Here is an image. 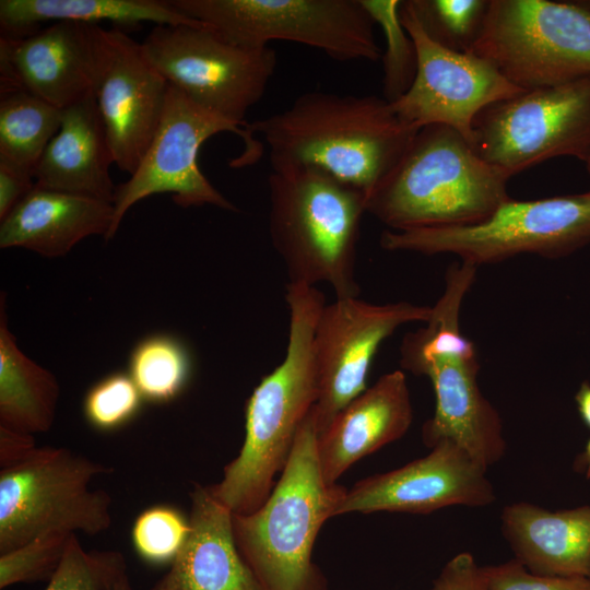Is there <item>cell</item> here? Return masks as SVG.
I'll use <instances>...</instances> for the list:
<instances>
[{
  "instance_id": "14",
  "label": "cell",
  "mask_w": 590,
  "mask_h": 590,
  "mask_svg": "<svg viewBox=\"0 0 590 590\" xmlns=\"http://www.w3.org/2000/svg\"><path fill=\"white\" fill-rule=\"evenodd\" d=\"M430 312L432 307L410 302L371 304L358 297L337 298L324 305L314 341L318 434L367 389L369 367L381 343L403 324L425 323Z\"/></svg>"
},
{
  "instance_id": "31",
  "label": "cell",
  "mask_w": 590,
  "mask_h": 590,
  "mask_svg": "<svg viewBox=\"0 0 590 590\" xmlns=\"http://www.w3.org/2000/svg\"><path fill=\"white\" fill-rule=\"evenodd\" d=\"M127 570L117 551H86L72 534L66 553L45 590H107Z\"/></svg>"
},
{
  "instance_id": "11",
  "label": "cell",
  "mask_w": 590,
  "mask_h": 590,
  "mask_svg": "<svg viewBox=\"0 0 590 590\" xmlns=\"http://www.w3.org/2000/svg\"><path fill=\"white\" fill-rule=\"evenodd\" d=\"M470 143L510 179L559 156L590 157V75L564 84L523 90L474 118Z\"/></svg>"
},
{
  "instance_id": "19",
  "label": "cell",
  "mask_w": 590,
  "mask_h": 590,
  "mask_svg": "<svg viewBox=\"0 0 590 590\" xmlns=\"http://www.w3.org/2000/svg\"><path fill=\"white\" fill-rule=\"evenodd\" d=\"M413 408L405 374L382 375L347 403L317 436V455L324 481L334 485L351 465L405 435Z\"/></svg>"
},
{
  "instance_id": "18",
  "label": "cell",
  "mask_w": 590,
  "mask_h": 590,
  "mask_svg": "<svg viewBox=\"0 0 590 590\" xmlns=\"http://www.w3.org/2000/svg\"><path fill=\"white\" fill-rule=\"evenodd\" d=\"M109 55L96 91L115 164L132 175L164 111L168 82L146 58L141 43L108 30Z\"/></svg>"
},
{
  "instance_id": "20",
  "label": "cell",
  "mask_w": 590,
  "mask_h": 590,
  "mask_svg": "<svg viewBox=\"0 0 590 590\" xmlns=\"http://www.w3.org/2000/svg\"><path fill=\"white\" fill-rule=\"evenodd\" d=\"M190 496V534L151 590H264L237 548L233 512L210 486L196 483Z\"/></svg>"
},
{
  "instance_id": "16",
  "label": "cell",
  "mask_w": 590,
  "mask_h": 590,
  "mask_svg": "<svg viewBox=\"0 0 590 590\" xmlns=\"http://www.w3.org/2000/svg\"><path fill=\"white\" fill-rule=\"evenodd\" d=\"M108 55V30L55 22L26 37L1 38V83L16 84L64 109L96 96Z\"/></svg>"
},
{
  "instance_id": "17",
  "label": "cell",
  "mask_w": 590,
  "mask_h": 590,
  "mask_svg": "<svg viewBox=\"0 0 590 590\" xmlns=\"http://www.w3.org/2000/svg\"><path fill=\"white\" fill-rule=\"evenodd\" d=\"M487 469L451 441L401 468L378 473L346 489L335 516L376 511L430 514L450 506L485 507L496 499Z\"/></svg>"
},
{
  "instance_id": "30",
  "label": "cell",
  "mask_w": 590,
  "mask_h": 590,
  "mask_svg": "<svg viewBox=\"0 0 590 590\" xmlns=\"http://www.w3.org/2000/svg\"><path fill=\"white\" fill-rule=\"evenodd\" d=\"M189 517L169 505H156L143 510L131 530L137 554L154 565L172 564L190 534Z\"/></svg>"
},
{
  "instance_id": "38",
  "label": "cell",
  "mask_w": 590,
  "mask_h": 590,
  "mask_svg": "<svg viewBox=\"0 0 590 590\" xmlns=\"http://www.w3.org/2000/svg\"><path fill=\"white\" fill-rule=\"evenodd\" d=\"M578 413L583 424L590 429V382L583 381L575 396Z\"/></svg>"
},
{
  "instance_id": "26",
  "label": "cell",
  "mask_w": 590,
  "mask_h": 590,
  "mask_svg": "<svg viewBox=\"0 0 590 590\" xmlns=\"http://www.w3.org/2000/svg\"><path fill=\"white\" fill-rule=\"evenodd\" d=\"M62 111L24 87L1 83L0 162L34 176Z\"/></svg>"
},
{
  "instance_id": "8",
  "label": "cell",
  "mask_w": 590,
  "mask_h": 590,
  "mask_svg": "<svg viewBox=\"0 0 590 590\" xmlns=\"http://www.w3.org/2000/svg\"><path fill=\"white\" fill-rule=\"evenodd\" d=\"M111 469L63 447H38L0 469V554L55 532L97 535L111 523V497L91 489Z\"/></svg>"
},
{
  "instance_id": "2",
  "label": "cell",
  "mask_w": 590,
  "mask_h": 590,
  "mask_svg": "<svg viewBox=\"0 0 590 590\" xmlns=\"http://www.w3.org/2000/svg\"><path fill=\"white\" fill-rule=\"evenodd\" d=\"M271 166L314 167L366 196L399 162L418 129L375 95L307 92L286 109L249 123Z\"/></svg>"
},
{
  "instance_id": "35",
  "label": "cell",
  "mask_w": 590,
  "mask_h": 590,
  "mask_svg": "<svg viewBox=\"0 0 590 590\" xmlns=\"http://www.w3.org/2000/svg\"><path fill=\"white\" fill-rule=\"evenodd\" d=\"M429 590H488L484 566L471 553H459L446 563Z\"/></svg>"
},
{
  "instance_id": "1",
  "label": "cell",
  "mask_w": 590,
  "mask_h": 590,
  "mask_svg": "<svg viewBox=\"0 0 590 590\" xmlns=\"http://www.w3.org/2000/svg\"><path fill=\"white\" fill-rule=\"evenodd\" d=\"M288 341L283 362L255 388L245 406V440L212 494L233 514L247 515L270 496L298 430L318 399L315 332L326 305L316 286L287 283Z\"/></svg>"
},
{
  "instance_id": "4",
  "label": "cell",
  "mask_w": 590,
  "mask_h": 590,
  "mask_svg": "<svg viewBox=\"0 0 590 590\" xmlns=\"http://www.w3.org/2000/svg\"><path fill=\"white\" fill-rule=\"evenodd\" d=\"M473 284L464 271L445 274L444 291L429 319L401 342L400 365L427 377L434 389L435 411L422 427L424 445L451 441L488 470L505 456L507 442L498 411L480 389L474 344L460 330V310Z\"/></svg>"
},
{
  "instance_id": "24",
  "label": "cell",
  "mask_w": 590,
  "mask_h": 590,
  "mask_svg": "<svg viewBox=\"0 0 590 590\" xmlns=\"http://www.w3.org/2000/svg\"><path fill=\"white\" fill-rule=\"evenodd\" d=\"M76 21L121 25L153 22L156 25L202 26L169 1L158 0H1L0 25L7 37H22L43 22ZM99 25V24H98Z\"/></svg>"
},
{
  "instance_id": "10",
  "label": "cell",
  "mask_w": 590,
  "mask_h": 590,
  "mask_svg": "<svg viewBox=\"0 0 590 590\" xmlns=\"http://www.w3.org/2000/svg\"><path fill=\"white\" fill-rule=\"evenodd\" d=\"M471 52L521 90L589 76L590 5L587 1L489 0Z\"/></svg>"
},
{
  "instance_id": "25",
  "label": "cell",
  "mask_w": 590,
  "mask_h": 590,
  "mask_svg": "<svg viewBox=\"0 0 590 590\" xmlns=\"http://www.w3.org/2000/svg\"><path fill=\"white\" fill-rule=\"evenodd\" d=\"M0 312V426L35 434L50 429L59 385L47 369L28 358L8 328L4 302Z\"/></svg>"
},
{
  "instance_id": "41",
  "label": "cell",
  "mask_w": 590,
  "mask_h": 590,
  "mask_svg": "<svg viewBox=\"0 0 590 590\" xmlns=\"http://www.w3.org/2000/svg\"><path fill=\"white\" fill-rule=\"evenodd\" d=\"M585 164H586L587 172L590 176V157L585 162Z\"/></svg>"
},
{
  "instance_id": "32",
  "label": "cell",
  "mask_w": 590,
  "mask_h": 590,
  "mask_svg": "<svg viewBox=\"0 0 590 590\" xmlns=\"http://www.w3.org/2000/svg\"><path fill=\"white\" fill-rule=\"evenodd\" d=\"M143 400L129 374L114 373L87 391L83 401V413L94 428L114 430L137 415Z\"/></svg>"
},
{
  "instance_id": "37",
  "label": "cell",
  "mask_w": 590,
  "mask_h": 590,
  "mask_svg": "<svg viewBox=\"0 0 590 590\" xmlns=\"http://www.w3.org/2000/svg\"><path fill=\"white\" fill-rule=\"evenodd\" d=\"M38 447L32 434L0 426V467L12 468L28 459Z\"/></svg>"
},
{
  "instance_id": "29",
  "label": "cell",
  "mask_w": 590,
  "mask_h": 590,
  "mask_svg": "<svg viewBox=\"0 0 590 590\" xmlns=\"http://www.w3.org/2000/svg\"><path fill=\"white\" fill-rule=\"evenodd\" d=\"M386 38L381 59L382 92L389 103L400 98L411 86L417 69V52L411 35L400 19V0H361Z\"/></svg>"
},
{
  "instance_id": "23",
  "label": "cell",
  "mask_w": 590,
  "mask_h": 590,
  "mask_svg": "<svg viewBox=\"0 0 590 590\" xmlns=\"http://www.w3.org/2000/svg\"><path fill=\"white\" fill-rule=\"evenodd\" d=\"M500 520L515 558L531 573L590 577V505L552 511L518 502Z\"/></svg>"
},
{
  "instance_id": "34",
  "label": "cell",
  "mask_w": 590,
  "mask_h": 590,
  "mask_svg": "<svg viewBox=\"0 0 590 590\" xmlns=\"http://www.w3.org/2000/svg\"><path fill=\"white\" fill-rule=\"evenodd\" d=\"M484 570L488 590H590V577L536 575L516 558Z\"/></svg>"
},
{
  "instance_id": "28",
  "label": "cell",
  "mask_w": 590,
  "mask_h": 590,
  "mask_svg": "<svg viewBox=\"0 0 590 590\" xmlns=\"http://www.w3.org/2000/svg\"><path fill=\"white\" fill-rule=\"evenodd\" d=\"M405 1L433 42L458 52L472 50L489 7V0Z\"/></svg>"
},
{
  "instance_id": "7",
  "label": "cell",
  "mask_w": 590,
  "mask_h": 590,
  "mask_svg": "<svg viewBox=\"0 0 590 590\" xmlns=\"http://www.w3.org/2000/svg\"><path fill=\"white\" fill-rule=\"evenodd\" d=\"M379 244L388 251L449 253L476 268L523 253L563 258L590 244V190L536 200L510 198L479 223L387 229Z\"/></svg>"
},
{
  "instance_id": "13",
  "label": "cell",
  "mask_w": 590,
  "mask_h": 590,
  "mask_svg": "<svg viewBox=\"0 0 590 590\" xmlns=\"http://www.w3.org/2000/svg\"><path fill=\"white\" fill-rule=\"evenodd\" d=\"M220 132L241 137L251 161L257 157V142L249 130L199 106L168 83L162 119L150 146L130 178L116 187L109 239L127 211L155 193L170 192L173 200L184 208L211 204L235 211V205L210 184L198 165L201 145Z\"/></svg>"
},
{
  "instance_id": "33",
  "label": "cell",
  "mask_w": 590,
  "mask_h": 590,
  "mask_svg": "<svg viewBox=\"0 0 590 590\" xmlns=\"http://www.w3.org/2000/svg\"><path fill=\"white\" fill-rule=\"evenodd\" d=\"M69 533H48L0 554V589L19 582L48 581L66 553Z\"/></svg>"
},
{
  "instance_id": "27",
  "label": "cell",
  "mask_w": 590,
  "mask_h": 590,
  "mask_svg": "<svg viewBox=\"0 0 590 590\" xmlns=\"http://www.w3.org/2000/svg\"><path fill=\"white\" fill-rule=\"evenodd\" d=\"M191 370L187 347L176 338L155 334L140 341L130 354L128 374L144 400L166 403L186 387Z\"/></svg>"
},
{
  "instance_id": "15",
  "label": "cell",
  "mask_w": 590,
  "mask_h": 590,
  "mask_svg": "<svg viewBox=\"0 0 590 590\" xmlns=\"http://www.w3.org/2000/svg\"><path fill=\"white\" fill-rule=\"evenodd\" d=\"M400 19L417 52L413 83L390 103L405 125L414 129L448 126L470 141L473 120L481 110L523 91L475 54L453 51L433 42L406 1L401 2Z\"/></svg>"
},
{
  "instance_id": "9",
  "label": "cell",
  "mask_w": 590,
  "mask_h": 590,
  "mask_svg": "<svg viewBox=\"0 0 590 590\" xmlns=\"http://www.w3.org/2000/svg\"><path fill=\"white\" fill-rule=\"evenodd\" d=\"M231 43L264 48L302 44L339 61H378L375 22L361 0H168Z\"/></svg>"
},
{
  "instance_id": "39",
  "label": "cell",
  "mask_w": 590,
  "mask_h": 590,
  "mask_svg": "<svg viewBox=\"0 0 590 590\" xmlns=\"http://www.w3.org/2000/svg\"><path fill=\"white\" fill-rule=\"evenodd\" d=\"M577 467L583 471L587 479H590V438L585 446V450L578 458Z\"/></svg>"
},
{
  "instance_id": "6",
  "label": "cell",
  "mask_w": 590,
  "mask_h": 590,
  "mask_svg": "<svg viewBox=\"0 0 590 590\" xmlns=\"http://www.w3.org/2000/svg\"><path fill=\"white\" fill-rule=\"evenodd\" d=\"M269 233L290 283L329 284L337 298L358 297L363 192L320 169L273 166L268 177Z\"/></svg>"
},
{
  "instance_id": "40",
  "label": "cell",
  "mask_w": 590,
  "mask_h": 590,
  "mask_svg": "<svg viewBox=\"0 0 590 590\" xmlns=\"http://www.w3.org/2000/svg\"><path fill=\"white\" fill-rule=\"evenodd\" d=\"M107 590H132L128 571L121 574Z\"/></svg>"
},
{
  "instance_id": "21",
  "label": "cell",
  "mask_w": 590,
  "mask_h": 590,
  "mask_svg": "<svg viewBox=\"0 0 590 590\" xmlns=\"http://www.w3.org/2000/svg\"><path fill=\"white\" fill-rule=\"evenodd\" d=\"M113 223L111 202L34 186L1 221L0 247L61 257L88 236L109 239Z\"/></svg>"
},
{
  "instance_id": "36",
  "label": "cell",
  "mask_w": 590,
  "mask_h": 590,
  "mask_svg": "<svg viewBox=\"0 0 590 590\" xmlns=\"http://www.w3.org/2000/svg\"><path fill=\"white\" fill-rule=\"evenodd\" d=\"M34 176L0 162V221L34 188Z\"/></svg>"
},
{
  "instance_id": "12",
  "label": "cell",
  "mask_w": 590,
  "mask_h": 590,
  "mask_svg": "<svg viewBox=\"0 0 590 590\" xmlns=\"http://www.w3.org/2000/svg\"><path fill=\"white\" fill-rule=\"evenodd\" d=\"M141 45L169 84L249 130L246 114L263 96L276 67L273 49L231 43L204 25H155Z\"/></svg>"
},
{
  "instance_id": "3",
  "label": "cell",
  "mask_w": 590,
  "mask_h": 590,
  "mask_svg": "<svg viewBox=\"0 0 590 590\" xmlns=\"http://www.w3.org/2000/svg\"><path fill=\"white\" fill-rule=\"evenodd\" d=\"M508 180L459 131L429 125L366 196V213L391 231L471 225L511 198Z\"/></svg>"
},
{
  "instance_id": "5",
  "label": "cell",
  "mask_w": 590,
  "mask_h": 590,
  "mask_svg": "<svg viewBox=\"0 0 590 590\" xmlns=\"http://www.w3.org/2000/svg\"><path fill=\"white\" fill-rule=\"evenodd\" d=\"M317 436L312 408L264 504L251 514L232 515L237 548L264 590H327L312 562L314 544L347 488L324 481Z\"/></svg>"
},
{
  "instance_id": "22",
  "label": "cell",
  "mask_w": 590,
  "mask_h": 590,
  "mask_svg": "<svg viewBox=\"0 0 590 590\" xmlns=\"http://www.w3.org/2000/svg\"><path fill=\"white\" fill-rule=\"evenodd\" d=\"M115 163L96 96L63 109L60 129L48 143L35 170V187L101 199L113 203Z\"/></svg>"
}]
</instances>
